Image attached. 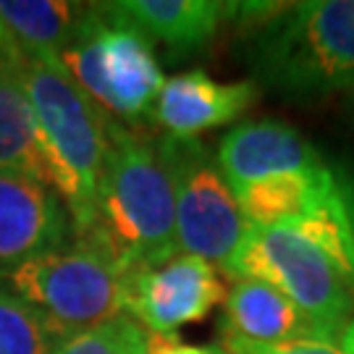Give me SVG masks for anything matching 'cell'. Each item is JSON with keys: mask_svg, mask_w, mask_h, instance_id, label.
<instances>
[{"mask_svg": "<svg viewBox=\"0 0 354 354\" xmlns=\"http://www.w3.org/2000/svg\"><path fill=\"white\" fill-rule=\"evenodd\" d=\"M105 134L95 223L79 241L100 247L127 273L160 266L178 254L171 178L155 145L134 129L105 118Z\"/></svg>", "mask_w": 354, "mask_h": 354, "instance_id": "obj_1", "label": "cell"}, {"mask_svg": "<svg viewBox=\"0 0 354 354\" xmlns=\"http://www.w3.org/2000/svg\"><path fill=\"white\" fill-rule=\"evenodd\" d=\"M244 61L254 84L281 97L354 92V0L283 3L250 26Z\"/></svg>", "mask_w": 354, "mask_h": 354, "instance_id": "obj_2", "label": "cell"}, {"mask_svg": "<svg viewBox=\"0 0 354 354\" xmlns=\"http://www.w3.org/2000/svg\"><path fill=\"white\" fill-rule=\"evenodd\" d=\"M19 79L37 118L50 189L64 203L76 239H84L95 223L108 155L105 115L71 82L64 66L24 61Z\"/></svg>", "mask_w": 354, "mask_h": 354, "instance_id": "obj_3", "label": "cell"}, {"mask_svg": "<svg viewBox=\"0 0 354 354\" xmlns=\"http://www.w3.org/2000/svg\"><path fill=\"white\" fill-rule=\"evenodd\" d=\"M61 64L105 118L129 129L152 118L163 71L147 35L115 3H87Z\"/></svg>", "mask_w": 354, "mask_h": 354, "instance_id": "obj_4", "label": "cell"}, {"mask_svg": "<svg viewBox=\"0 0 354 354\" xmlns=\"http://www.w3.org/2000/svg\"><path fill=\"white\" fill-rule=\"evenodd\" d=\"M129 276L100 247L76 239L26 260L0 281L68 339L127 315Z\"/></svg>", "mask_w": 354, "mask_h": 354, "instance_id": "obj_5", "label": "cell"}, {"mask_svg": "<svg viewBox=\"0 0 354 354\" xmlns=\"http://www.w3.org/2000/svg\"><path fill=\"white\" fill-rule=\"evenodd\" d=\"M223 270L234 281H263L283 294L328 342H336L354 315V286L313 241L289 226H247Z\"/></svg>", "mask_w": 354, "mask_h": 354, "instance_id": "obj_6", "label": "cell"}, {"mask_svg": "<svg viewBox=\"0 0 354 354\" xmlns=\"http://www.w3.org/2000/svg\"><path fill=\"white\" fill-rule=\"evenodd\" d=\"M155 150L174 189L178 252L226 268L250 223L215 155L197 137L171 134L160 137Z\"/></svg>", "mask_w": 354, "mask_h": 354, "instance_id": "obj_7", "label": "cell"}, {"mask_svg": "<svg viewBox=\"0 0 354 354\" xmlns=\"http://www.w3.org/2000/svg\"><path fill=\"white\" fill-rule=\"evenodd\" d=\"M221 302H226V289L218 270L194 254L178 252L129 276L127 315L147 333L174 336V330L205 320Z\"/></svg>", "mask_w": 354, "mask_h": 354, "instance_id": "obj_8", "label": "cell"}, {"mask_svg": "<svg viewBox=\"0 0 354 354\" xmlns=\"http://www.w3.org/2000/svg\"><path fill=\"white\" fill-rule=\"evenodd\" d=\"M68 234L71 218L50 187L0 171V279L37 254L66 247Z\"/></svg>", "mask_w": 354, "mask_h": 354, "instance_id": "obj_9", "label": "cell"}, {"mask_svg": "<svg viewBox=\"0 0 354 354\" xmlns=\"http://www.w3.org/2000/svg\"><path fill=\"white\" fill-rule=\"evenodd\" d=\"M215 160L228 187L236 192L244 184L279 174L317 171L326 160L294 127L283 121H241L218 145Z\"/></svg>", "mask_w": 354, "mask_h": 354, "instance_id": "obj_10", "label": "cell"}, {"mask_svg": "<svg viewBox=\"0 0 354 354\" xmlns=\"http://www.w3.org/2000/svg\"><path fill=\"white\" fill-rule=\"evenodd\" d=\"M257 97L260 87L252 79L218 82L207 71L194 68L165 79L155 100L152 121L171 137H197L241 118Z\"/></svg>", "mask_w": 354, "mask_h": 354, "instance_id": "obj_11", "label": "cell"}, {"mask_svg": "<svg viewBox=\"0 0 354 354\" xmlns=\"http://www.w3.org/2000/svg\"><path fill=\"white\" fill-rule=\"evenodd\" d=\"M250 226H291L313 221L346 200L344 181L328 165L302 174H279L234 192Z\"/></svg>", "mask_w": 354, "mask_h": 354, "instance_id": "obj_12", "label": "cell"}, {"mask_svg": "<svg viewBox=\"0 0 354 354\" xmlns=\"http://www.w3.org/2000/svg\"><path fill=\"white\" fill-rule=\"evenodd\" d=\"M223 333L250 342H289V339H323L317 326L283 294L263 281L236 279L226 294Z\"/></svg>", "mask_w": 354, "mask_h": 354, "instance_id": "obj_13", "label": "cell"}, {"mask_svg": "<svg viewBox=\"0 0 354 354\" xmlns=\"http://www.w3.org/2000/svg\"><path fill=\"white\" fill-rule=\"evenodd\" d=\"M134 24L168 48L174 58L192 55L215 37L231 3L218 0H121L115 3Z\"/></svg>", "mask_w": 354, "mask_h": 354, "instance_id": "obj_14", "label": "cell"}, {"mask_svg": "<svg viewBox=\"0 0 354 354\" xmlns=\"http://www.w3.org/2000/svg\"><path fill=\"white\" fill-rule=\"evenodd\" d=\"M87 3L68 0H0V19L8 26L24 61L64 66L61 55L74 39Z\"/></svg>", "mask_w": 354, "mask_h": 354, "instance_id": "obj_15", "label": "cell"}, {"mask_svg": "<svg viewBox=\"0 0 354 354\" xmlns=\"http://www.w3.org/2000/svg\"><path fill=\"white\" fill-rule=\"evenodd\" d=\"M0 171L24 174L50 187L37 118L21 87L19 68L0 74Z\"/></svg>", "mask_w": 354, "mask_h": 354, "instance_id": "obj_16", "label": "cell"}, {"mask_svg": "<svg viewBox=\"0 0 354 354\" xmlns=\"http://www.w3.org/2000/svg\"><path fill=\"white\" fill-rule=\"evenodd\" d=\"M64 336L0 281V354H53Z\"/></svg>", "mask_w": 354, "mask_h": 354, "instance_id": "obj_17", "label": "cell"}, {"mask_svg": "<svg viewBox=\"0 0 354 354\" xmlns=\"http://www.w3.org/2000/svg\"><path fill=\"white\" fill-rule=\"evenodd\" d=\"M53 354H147V330L131 315H118L64 339Z\"/></svg>", "mask_w": 354, "mask_h": 354, "instance_id": "obj_18", "label": "cell"}, {"mask_svg": "<svg viewBox=\"0 0 354 354\" xmlns=\"http://www.w3.org/2000/svg\"><path fill=\"white\" fill-rule=\"evenodd\" d=\"M221 354H346L336 342L328 339H289V342H250L234 333H223Z\"/></svg>", "mask_w": 354, "mask_h": 354, "instance_id": "obj_19", "label": "cell"}, {"mask_svg": "<svg viewBox=\"0 0 354 354\" xmlns=\"http://www.w3.org/2000/svg\"><path fill=\"white\" fill-rule=\"evenodd\" d=\"M147 354H221L218 349L197 346V344L178 342L176 336L163 333H147Z\"/></svg>", "mask_w": 354, "mask_h": 354, "instance_id": "obj_20", "label": "cell"}, {"mask_svg": "<svg viewBox=\"0 0 354 354\" xmlns=\"http://www.w3.org/2000/svg\"><path fill=\"white\" fill-rule=\"evenodd\" d=\"M0 53L8 55V58L16 61V64L24 61V55L19 53V48H16V42H13V37H11V32H8V26L3 24V19H0Z\"/></svg>", "mask_w": 354, "mask_h": 354, "instance_id": "obj_21", "label": "cell"}, {"mask_svg": "<svg viewBox=\"0 0 354 354\" xmlns=\"http://www.w3.org/2000/svg\"><path fill=\"white\" fill-rule=\"evenodd\" d=\"M344 194H346V205H349V218H352V231H354V178L344 181Z\"/></svg>", "mask_w": 354, "mask_h": 354, "instance_id": "obj_22", "label": "cell"}, {"mask_svg": "<svg viewBox=\"0 0 354 354\" xmlns=\"http://www.w3.org/2000/svg\"><path fill=\"white\" fill-rule=\"evenodd\" d=\"M21 64H24V61H21ZM21 64H16V61H11L8 55L0 53V74H6V71H11V68H19Z\"/></svg>", "mask_w": 354, "mask_h": 354, "instance_id": "obj_23", "label": "cell"}]
</instances>
